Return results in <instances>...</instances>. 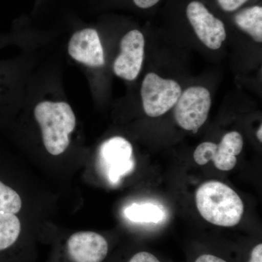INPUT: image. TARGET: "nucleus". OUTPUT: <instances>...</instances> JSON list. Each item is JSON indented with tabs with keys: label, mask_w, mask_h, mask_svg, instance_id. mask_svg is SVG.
Returning a JSON list of instances; mask_svg holds the SVG:
<instances>
[{
	"label": "nucleus",
	"mask_w": 262,
	"mask_h": 262,
	"mask_svg": "<svg viewBox=\"0 0 262 262\" xmlns=\"http://www.w3.org/2000/svg\"><path fill=\"white\" fill-rule=\"evenodd\" d=\"M124 214L136 223H159L165 216L163 210L154 203H133L125 208Z\"/></svg>",
	"instance_id": "nucleus-12"
},
{
	"label": "nucleus",
	"mask_w": 262,
	"mask_h": 262,
	"mask_svg": "<svg viewBox=\"0 0 262 262\" xmlns=\"http://www.w3.org/2000/svg\"><path fill=\"white\" fill-rule=\"evenodd\" d=\"M244 147V139L237 131L227 133L219 144L203 142L194 151V160L196 164L204 165L208 162L214 163L215 168L222 171L232 170L237 163V156Z\"/></svg>",
	"instance_id": "nucleus-6"
},
{
	"label": "nucleus",
	"mask_w": 262,
	"mask_h": 262,
	"mask_svg": "<svg viewBox=\"0 0 262 262\" xmlns=\"http://www.w3.org/2000/svg\"><path fill=\"white\" fill-rule=\"evenodd\" d=\"M129 262H160L154 255L146 251L136 253Z\"/></svg>",
	"instance_id": "nucleus-16"
},
{
	"label": "nucleus",
	"mask_w": 262,
	"mask_h": 262,
	"mask_svg": "<svg viewBox=\"0 0 262 262\" xmlns=\"http://www.w3.org/2000/svg\"><path fill=\"white\" fill-rule=\"evenodd\" d=\"M235 25L258 43L262 42V8L259 5L244 8L234 16Z\"/></svg>",
	"instance_id": "nucleus-11"
},
{
	"label": "nucleus",
	"mask_w": 262,
	"mask_h": 262,
	"mask_svg": "<svg viewBox=\"0 0 262 262\" xmlns=\"http://www.w3.org/2000/svg\"><path fill=\"white\" fill-rule=\"evenodd\" d=\"M98 161L108 182L116 185L135 166L133 146L127 139L120 136L111 138L100 146Z\"/></svg>",
	"instance_id": "nucleus-5"
},
{
	"label": "nucleus",
	"mask_w": 262,
	"mask_h": 262,
	"mask_svg": "<svg viewBox=\"0 0 262 262\" xmlns=\"http://www.w3.org/2000/svg\"><path fill=\"white\" fill-rule=\"evenodd\" d=\"M186 13L198 39L209 49H220L227 37L223 21L212 14L206 5L196 0L188 4Z\"/></svg>",
	"instance_id": "nucleus-7"
},
{
	"label": "nucleus",
	"mask_w": 262,
	"mask_h": 262,
	"mask_svg": "<svg viewBox=\"0 0 262 262\" xmlns=\"http://www.w3.org/2000/svg\"><path fill=\"white\" fill-rule=\"evenodd\" d=\"M182 93L177 81L164 79L153 72L148 73L141 89L144 113L151 117L162 116L175 106Z\"/></svg>",
	"instance_id": "nucleus-3"
},
{
	"label": "nucleus",
	"mask_w": 262,
	"mask_h": 262,
	"mask_svg": "<svg viewBox=\"0 0 262 262\" xmlns=\"http://www.w3.org/2000/svg\"><path fill=\"white\" fill-rule=\"evenodd\" d=\"M211 103V94L206 88H188L173 106L176 122L184 130L196 134L208 119Z\"/></svg>",
	"instance_id": "nucleus-4"
},
{
	"label": "nucleus",
	"mask_w": 262,
	"mask_h": 262,
	"mask_svg": "<svg viewBox=\"0 0 262 262\" xmlns=\"http://www.w3.org/2000/svg\"><path fill=\"white\" fill-rule=\"evenodd\" d=\"M120 53L113 64L117 77L133 81L140 73L144 57L145 40L142 33L137 29L127 32L120 41Z\"/></svg>",
	"instance_id": "nucleus-8"
},
{
	"label": "nucleus",
	"mask_w": 262,
	"mask_h": 262,
	"mask_svg": "<svg viewBox=\"0 0 262 262\" xmlns=\"http://www.w3.org/2000/svg\"><path fill=\"white\" fill-rule=\"evenodd\" d=\"M195 262H227L218 256L211 254H203L196 258Z\"/></svg>",
	"instance_id": "nucleus-19"
},
{
	"label": "nucleus",
	"mask_w": 262,
	"mask_h": 262,
	"mask_svg": "<svg viewBox=\"0 0 262 262\" xmlns=\"http://www.w3.org/2000/svg\"><path fill=\"white\" fill-rule=\"evenodd\" d=\"M249 0H216L221 9L227 13H232L239 9Z\"/></svg>",
	"instance_id": "nucleus-15"
},
{
	"label": "nucleus",
	"mask_w": 262,
	"mask_h": 262,
	"mask_svg": "<svg viewBox=\"0 0 262 262\" xmlns=\"http://www.w3.org/2000/svg\"><path fill=\"white\" fill-rule=\"evenodd\" d=\"M134 4L141 9H148L158 4L160 0H133Z\"/></svg>",
	"instance_id": "nucleus-18"
},
{
	"label": "nucleus",
	"mask_w": 262,
	"mask_h": 262,
	"mask_svg": "<svg viewBox=\"0 0 262 262\" xmlns=\"http://www.w3.org/2000/svg\"><path fill=\"white\" fill-rule=\"evenodd\" d=\"M34 117L48 152L54 156L64 152L70 145V134L76 126L75 115L70 104L42 101L34 108Z\"/></svg>",
	"instance_id": "nucleus-2"
},
{
	"label": "nucleus",
	"mask_w": 262,
	"mask_h": 262,
	"mask_svg": "<svg viewBox=\"0 0 262 262\" xmlns=\"http://www.w3.org/2000/svg\"><path fill=\"white\" fill-rule=\"evenodd\" d=\"M20 232V222L16 215L0 213V251L14 244Z\"/></svg>",
	"instance_id": "nucleus-13"
},
{
	"label": "nucleus",
	"mask_w": 262,
	"mask_h": 262,
	"mask_svg": "<svg viewBox=\"0 0 262 262\" xmlns=\"http://www.w3.org/2000/svg\"><path fill=\"white\" fill-rule=\"evenodd\" d=\"M256 136H257L258 140L260 142H262V126L260 125L259 128L258 129L257 133H256Z\"/></svg>",
	"instance_id": "nucleus-20"
},
{
	"label": "nucleus",
	"mask_w": 262,
	"mask_h": 262,
	"mask_svg": "<svg viewBox=\"0 0 262 262\" xmlns=\"http://www.w3.org/2000/svg\"><path fill=\"white\" fill-rule=\"evenodd\" d=\"M68 52L76 61L92 67L104 63L101 40L95 29H84L75 33L69 42Z\"/></svg>",
	"instance_id": "nucleus-10"
},
{
	"label": "nucleus",
	"mask_w": 262,
	"mask_h": 262,
	"mask_svg": "<svg viewBox=\"0 0 262 262\" xmlns=\"http://www.w3.org/2000/svg\"><path fill=\"white\" fill-rule=\"evenodd\" d=\"M67 253L73 262H102L108 253V243L101 234L79 232L67 241Z\"/></svg>",
	"instance_id": "nucleus-9"
},
{
	"label": "nucleus",
	"mask_w": 262,
	"mask_h": 262,
	"mask_svg": "<svg viewBox=\"0 0 262 262\" xmlns=\"http://www.w3.org/2000/svg\"><path fill=\"white\" fill-rule=\"evenodd\" d=\"M21 207V199L18 193L0 182V213L16 214Z\"/></svg>",
	"instance_id": "nucleus-14"
},
{
	"label": "nucleus",
	"mask_w": 262,
	"mask_h": 262,
	"mask_svg": "<svg viewBox=\"0 0 262 262\" xmlns=\"http://www.w3.org/2000/svg\"><path fill=\"white\" fill-rule=\"evenodd\" d=\"M248 262H262V244L255 246L251 251V257Z\"/></svg>",
	"instance_id": "nucleus-17"
},
{
	"label": "nucleus",
	"mask_w": 262,
	"mask_h": 262,
	"mask_svg": "<svg viewBox=\"0 0 262 262\" xmlns=\"http://www.w3.org/2000/svg\"><path fill=\"white\" fill-rule=\"evenodd\" d=\"M195 202L201 216L214 225L234 227L244 215V203L238 194L232 188L217 181H210L200 186Z\"/></svg>",
	"instance_id": "nucleus-1"
}]
</instances>
